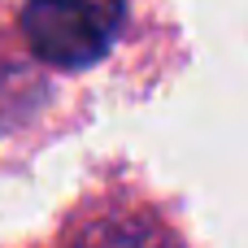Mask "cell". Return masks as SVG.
I'll return each mask as SVG.
<instances>
[{
    "label": "cell",
    "instance_id": "1",
    "mask_svg": "<svg viewBox=\"0 0 248 248\" xmlns=\"http://www.w3.org/2000/svg\"><path fill=\"white\" fill-rule=\"evenodd\" d=\"M122 17L126 0H26L22 35L39 61L57 70H87L113 48Z\"/></svg>",
    "mask_w": 248,
    "mask_h": 248
},
{
    "label": "cell",
    "instance_id": "2",
    "mask_svg": "<svg viewBox=\"0 0 248 248\" xmlns=\"http://www.w3.org/2000/svg\"><path fill=\"white\" fill-rule=\"evenodd\" d=\"M70 248H179V240L157 227V222H140V218H113V222H96L87 227Z\"/></svg>",
    "mask_w": 248,
    "mask_h": 248
}]
</instances>
